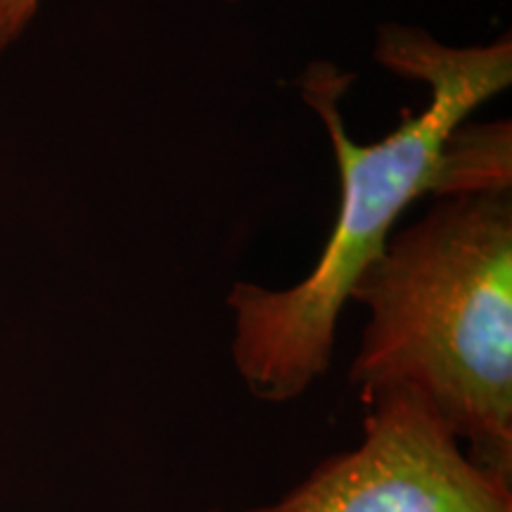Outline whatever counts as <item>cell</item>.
Returning <instances> with one entry per match:
<instances>
[{"label":"cell","mask_w":512,"mask_h":512,"mask_svg":"<svg viewBox=\"0 0 512 512\" xmlns=\"http://www.w3.org/2000/svg\"><path fill=\"white\" fill-rule=\"evenodd\" d=\"M375 57L389 72L430 88L425 110L403 114L399 128L377 143H356L339 110L354 74L313 62L297 81L330 136L342 202L328 245L304 280L285 290L235 283L228 292L233 366L259 401L299 399L328 373L356 280L384 252L408 204L444 192L448 145L465 119L512 83L510 34L489 46L458 48L422 29L384 24Z\"/></svg>","instance_id":"6da1fadb"},{"label":"cell","mask_w":512,"mask_h":512,"mask_svg":"<svg viewBox=\"0 0 512 512\" xmlns=\"http://www.w3.org/2000/svg\"><path fill=\"white\" fill-rule=\"evenodd\" d=\"M366 406L361 444L242 512H512V479L479 465L430 401L392 389Z\"/></svg>","instance_id":"3957f363"},{"label":"cell","mask_w":512,"mask_h":512,"mask_svg":"<svg viewBox=\"0 0 512 512\" xmlns=\"http://www.w3.org/2000/svg\"><path fill=\"white\" fill-rule=\"evenodd\" d=\"M41 0H0V55L8 50L38 12Z\"/></svg>","instance_id":"277c9868"},{"label":"cell","mask_w":512,"mask_h":512,"mask_svg":"<svg viewBox=\"0 0 512 512\" xmlns=\"http://www.w3.org/2000/svg\"><path fill=\"white\" fill-rule=\"evenodd\" d=\"M228 3H238V0H228Z\"/></svg>","instance_id":"5b68a950"},{"label":"cell","mask_w":512,"mask_h":512,"mask_svg":"<svg viewBox=\"0 0 512 512\" xmlns=\"http://www.w3.org/2000/svg\"><path fill=\"white\" fill-rule=\"evenodd\" d=\"M349 299L368 311L349 370L363 403L411 389L512 479V185L437 195Z\"/></svg>","instance_id":"7a4b0ae2"}]
</instances>
